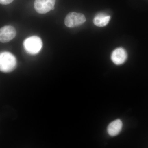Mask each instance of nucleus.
<instances>
[{"instance_id":"1","label":"nucleus","mask_w":148,"mask_h":148,"mask_svg":"<svg viewBox=\"0 0 148 148\" xmlns=\"http://www.w3.org/2000/svg\"><path fill=\"white\" fill-rule=\"evenodd\" d=\"M17 61L13 54L3 51L0 53V71L3 73H10L16 69Z\"/></svg>"},{"instance_id":"2","label":"nucleus","mask_w":148,"mask_h":148,"mask_svg":"<svg viewBox=\"0 0 148 148\" xmlns=\"http://www.w3.org/2000/svg\"><path fill=\"white\" fill-rule=\"evenodd\" d=\"M42 42L40 37L32 36L24 40L23 46L25 51L30 55H36L39 53L42 47Z\"/></svg>"},{"instance_id":"3","label":"nucleus","mask_w":148,"mask_h":148,"mask_svg":"<svg viewBox=\"0 0 148 148\" xmlns=\"http://www.w3.org/2000/svg\"><path fill=\"white\" fill-rule=\"evenodd\" d=\"M86 21L85 16L83 14L70 12L65 18V25L69 28H74L82 25Z\"/></svg>"},{"instance_id":"4","label":"nucleus","mask_w":148,"mask_h":148,"mask_svg":"<svg viewBox=\"0 0 148 148\" xmlns=\"http://www.w3.org/2000/svg\"><path fill=\"white\" fill-rule=\"evenodd\" d=\"M56 0H35L34 8L38 13L44 14L53 10Z\"/></svg>"},{"instance_id":"5","label":"nucleus","mask_w":148,"mask_h":148,"mask_svg":"<svg viewBox=\"0 0 148 148\" xmlns=\"http://www.w3.org/2000/svg\"><path fill=\"white\" fill-rule=\"evenodd\" d=\"M16 32L14 27L5 26L0 29V42L6 43L10 41L16 36Z\"/></svg>"},{"instance_id":"6","label":"nucleus","mask_w":148,"mask_h":148,"mask_svg":"<svg viewBox=\"0 0 148 148\" xmlns=\"http://www.w3.org/2000/svg\"><path fill=\"white\" fill-rule=\"evenodd\" d=\"M127 57L126 51L123 48H118L112 52L111 59L114 64L120 65L124 64Z\"/></svg>"},{"instance_id":"7","label":"nucleus","mask_w":148,"mask_h":148,"mask_svg":"<svg viewBox=\"0 0 148 148\" xmlns=\"http://www.w3.org/2000/svg\"><path fill=\"white\" fill-rule=\"evenodd\" d=\"M122 122L120 119H116L112 122L108 126L107 131L110 136L114 137L118 135L121 131Z\"/></svg>"},{"instance_id":"8","label":"nucleus","mask_w":148,"mask_h":148,"mask_svg":"<svg viewBox=\"0 0 148 148\" xmlns=\"http://www.w3.org/2000/svg\"><path fill=\"white\" fill-rule=\"evenodd\" d=\"M110 19V16L106 13L98 14L93 18V22L95 26L98 27H104L108 25Z\"/></svg>"},{"instance_id":"9","label":"nucleus","mask_w":148,"mask_h":148,"mask_svg":"<svg viewBox=\"0 0 148 148\" xmlns=\"http://www.w3.org/2000/svg\"><path fill=\"white\" fill-rule=\"evenodd\" d=\"M14 0H0V4L2 5L9 4L13 1Z\"/></svg>"}]
</instances>
